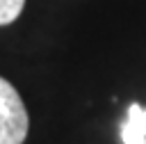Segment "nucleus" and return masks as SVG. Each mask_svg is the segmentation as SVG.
Listing matches in <instances>:
<instances>
[{
  "mask_svg": "<svg viewBox=\"0 0 146 144\" xmlns=\"http://www.w3.org/2000/svg\"><path fill=\"white\" fill-rule=\"evenodd\" d=\"M123 144H146V107L132 103L128 107V117L121 126Z\"/></svg>",
  "mask_w": 146,
  "mask_h": 144,
  "instance_id": "obj_2",
  "label": "nucleus"
},
{
  "mask_svg": "<svg viewBox=\"0 0 146 144\" xmlns=\"http://www.w3.org/2000/svg\"><path fill=\"white\" fill-rule=\"evenodd\" d=\"M25 7V0H0V25L14 23Z\"/></svg>",
  "mask_w": 146,
  "mask_h": 144,
  "instance_id": "obj_3",
  "label": "nucleus"
},
{
  "mask_svg": "<svg viewBox=\"0 0 146 144\" xmlns=\"http://www.w3.org/2000/svg\"><path fill=\"white\" fill-rule=\"evenodd\" d=\"M30 130L27 107L16 87L0 75V144H23Z\"/></svg>",
  "mask_w": 146,
  "mask_h": 144,
  "instance_id": "obj_1",
  "label": "nucleus"
}]
</instances>
